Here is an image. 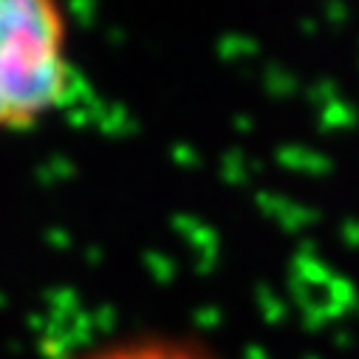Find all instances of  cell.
Here are the masks:
<instances>
[{"label":"cell","mask_w":359,"mask_h":359,"mask_svg":"<svg viewBox=\"0 0 359 359\" xmlns=\"http://www.w3.org/2000/svg\"><path fill=\"white\" fill-rule=\"evenodd\" d=\"M74 82L65 0H0V133H26L60 114Z\"/></svg>","instance_id":"cell-1"},{"label":"cell","mask_w":359,"mask_h":359,"mask_svg":"<svg viewBox=\"0 0 359 359\" xmlns=\"http://www.w3.org/2000/svg\"><path fill=\"white\" fill-rule=\"evenodd\" d=\"M74 359H221V356L201 342L164 337V334H144L91 348Z\"/></svg>","instance_id":"cell-2"}]
</instances>
